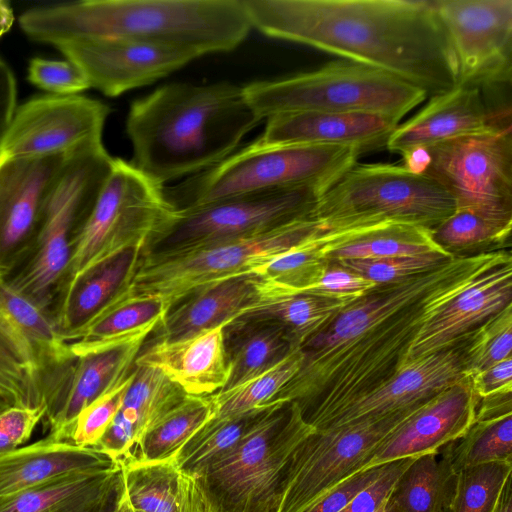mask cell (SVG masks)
<instances>
[{
  "instance_id": "816d5d0a",
  "label": "cell",
  "mask_w": 512,
  "mask_h": 512,
  "mask_svg": "<svg viewBox=\"0 0 512 512\" xmlns=\"http://www.w3.org/2000/svg\"><path fill=\"white\" fill-rule=\"evenodd\" d=\"M388 463L368 467L351 475L303 512H340L385 471Z\"/></svg>"
},
{
  "instance_id": "db71d44e",
  "label": "cell",
  "mask_w": 512,
  "mask_h": 512,
  "mask_svg": "<svg viewBox=\"0 0 512 512\" xmlns=\"http://www.w3.org/2000/svg\"><path fill=\"white\" fill-rule=\"evenodd\" d=\"M469 378L472 388L479 398L512 392V357L500 361Z\"/></svg>"
},
{
  "instance_id": "d6986e66",
  "label": "cell",
  "mask_w": 512,
  "mask_h": 512,
  "mask_svg": "<svg viewBox=\"0 0 512 512\" xmlns=\"http://www.w3.org/2000/svg\"><path fill=\"white\" fill-rule=\"evenodd\" d=\"M109 97L149 85L200 57L195 52L124 38L84 39L56 47Z\"/></svg>"
},
{
  "instance_id": "9c48e42d",
  "label": "cell",
  "mask_w": 512,
  "mask_h": 512,
  "mask_svg": "<svg viewBox=\"0 0 512 512\" xmlns=\"http://www.w3.org/2000/svg\"><path fill=\"white\" fill-rule=\"evenodd\" d=\"M313 429L298 403L278 402L228 454L196 478L210 512H278L287 464Z\"/></svg>"
},
{
  "instance_id": "74e56055",
  "label": "cell",
  "mask_w": 512,
  "mask_h": 512,
  "mask_svg": "<svg viewBox=\"0 0 512 512\" xmlns=\"http://www.w3.org/2000/svg\"><path fill=\"white\" fill-rule=\"evenodd\" d=\"M349 303L311 294H297L256 307L236 319L275 322L284 328L293 347L301 348L306 341L324 330Z\"/></svg>"
},
{
  "instance_id": "d6a6232c",
  "label": "cell",
  "mask_w": 512,
  "mask_h": 512,
  "mask_svg": "<svg viewBox=\"0 0 512 512\" xmlns=\"http://www.w3.org/2000/svg\"><path fill=\"white\" fill-rule=\"evenodd\" d=\"M228 378L219 391H227L264 373L295 349L279 324L235 319L224 327Z\"/></svg>"
},
{
  "instance_id": "9a60e30c",
  "label": "cell",
  "mask_w": 512,
  "mask_h": 512,
  "mask_svg": "<svg viewBox=\"0 0 512 512\" xmlns=\"http://www.w3.org/2000/svg\"><path fill=\"white\" fill-rule=\"evenodd\" d=\"M325 190L318 186H302L177 209L175 223L157 246L181 248L265 232L312 214Z\"/></svg>"
},
{
  "instance_id": "9f6ffc18",
  "label": "cell",
  "mask_w": 512,
  "mask_h": 512,
  "mask_svg": "<svg viewBox=\"0 0 512 512\" xmlns=\"http://www.w3.org/2000/svg\"><path fill=\"white\" fill-rule=\"evenodd\" d=\"M507 414H512V392L480 398L474 420L491 419Z\"/></svg>"
},
{
  "instance_id": "6125c7cd",
  "label": "cell",
  "mask_w": 512,
  "mask_h": 512,
  "mask_svg": "<svg viewBox=\"0 0 512 512\" xmlns=\"http://www.w3.org/2000/svg\"><path fill=\"white\" fill-rule=\"evenodd\" d=\"M9 406H12V405L9 402H7L5 399L0 397V412Z\"/></svg>"
},
{
  "instance_id": "d4e9b609",
  "label": "cell",
  "mask_w": 512,
  "mask_h": 512,
  "mask_svg": "<svg viewBox=\"0 0 512 512\" xmlns=\"http://www.w3.org/2000/svg\"><path fill=\"white\" fill-rule=\"evenodd\" d=\"M266 143L340 146L360 154L386 148L399 125L390 116L357 112H294L266 119Z\"/></svg>"
},
{
  "instance_id": "680465c9",
  "label": "cell",
  "mask_w": 512,
  "mask_h": 512,
  "mask_svg": "<svg viewBox=\"0 0 512 512\" xmlns=\"http://www.w3.org/2000/svg\"><path fill=\"white\" fill-rule=\"evenodd\" d=\"M14 14L10 4L0 1V37H2L12 26Z\"/></svg>"
},
{
  "instance_id": "91938a15",
  "label": "cell",
  "mask_w": 512,
  "mask_h": 512,
  "mask_svg": "<svg viewBox=\"0 0 512 512\" xmlns=\"http://www.w3.org/2000/svg\"><path fill=\"white\" fill-rule=\"evenodd\" d=\"M511 480L512 477L505 483L494 512H512Z\"/></svg>"
},
{
  "instance_id": "52a82bcc",
  "label": "cell",
  "mask_w": 512,
  "mask_h": 512,
  "mask_svg": "<svg viewBox=\"0 0 512 512\" xmlns=\"http://www.w3.org/2000/svg\"><path fill=\"white\" fill-rule=\"evenodd\" d=\"M325 218L303 216L258 234L181 248L148 251L130 285L134 295L155 296L172 308L210 284L256 274L316 233Z\"/></svg>"
},
{
  "instance_id": "f35d334b",
  "label": "cell",
  "mask_w": 512,
  "mask_h": 512,
  "mask_svg": "<svg viewBox=\"0 0 512 512\" xmlns=\"http://www.w3.org/2000/svg\"><path fill=\"white\" fill-rule=\"evenodd\" d=\"M303 358L302 349L295 348L259 376L230 390L208 395L213 407V418H228L270 405L300 370Z\"/></svg>"
},
{
  "instance_id": "11a10c76",
  "label": "cell",
  "mask_w": 512,
  "mask_h": 512,
  "mask_svg": "<svg viewBox=\"0 0 512 512\" xmlns=\"http://www.w3.org/2000/svg\"><path fill=\"white\" fill-rule=\"evenodd\" d=\"M17 87L13 71L0 58V141L17 108Z\"/></svg>"
},
{
  "instance_id": "4316f807",
  "label": "cell",
  "mask_w": 512,
  "mask_h": 512,
  "mask_svg": "<svg viewBox=\"0 0 512 512\" xmlns=\"http://www.w3.org/2000/svg\"><path fill=\"white\" fill-rule=\"evenodd\" d=\"M187 396L159 369L134 364L122 405L95 447L118 462H130L142 435Z\"/></svg>"
},
{
  "instance_id": "2e32d148",
  "label": "cell",
  "mask_w": 512,
  "mask_h": 512,
  "mask_svg": "<svg viewBox=\"0 0 512 512\" xmlns=\"http://www.w3.org/2000/svg\"><path fill=\"white\" fill-rule=\"evenodd\" d=\"M0 355L48 404L77 357L52 314L15 289L0 273Z\"/></svg>"
},
{
  "instance_id": "83f0119b",
  "label": "cell",
  "mask_w": 512,
  "mask_h": 512,
  "mask_svg": "<svg viewBox=\"0 0 512 512\" xmlns=\"http://www.w3.org/2000/svg\"><path fill=\"white\" fill-rule=\"evenodd\" d=\"M220 325L175 341L157 340L139 352L135 365L155 367L188 395L208 396L228 378V360Z\"/></svg>"
},
{
  "instance_id": "4dcf8cb0",
  "label": "cell",
  "mask_w": 512,
  "mask_h": 512,
  "mask_svg": "<svg viewBox=\"0 0 512 512\" xmlns=\"http://www.w3.org/2000/svg\"><path fill=\"white\" fill-rule=\"evenodd\" d=\"M121 482V465L72 474L0 497V512H101Z\"/></svg>"
},
{
  "instance_id": "603a6c76",
  "label": "cell",
  "mask_w": 512,
  "mask_h": 512,
  "mask_svg": "<svg viewBox=\"0 0 512 512\" xmlns=\"http://www.w3.org/2000/svg\"><path fill=\"white\" fill-rule=\"evenodd\" d=\"M285 297H289L285 291L257 274L210 284L169 310L158 325L157 340L175 341L191 337L226 325L256 307Z\"/></svg>"
},
{
  "instance_id": "cb8c5ba5",
  "label": "cell",
  "mask_w": 512,
  "mask_h": 512,
  "mask_svg": "<svg viewBox=\"0 0 512 512\" xmlns=\"http://www.w3.org/2000/svg\"><path fill=\"white\" fill-rule=\"evenodd\" d=\"M509 304H512V260L481 275L433 315L411 344L405 366L458 345Z\"/></svg>"
},
{
  "instance_id": "ab89813d",
  "label": "cell",
  "mask_w": 512,
  "mask_h": 512,
  "mask_svg": "<svg viewBox=\"0 0 512 512\" xmlns=\"http://www.w3.org/2000/svg\"><path fill=\"white\" fill-rule=\"evenodd\" d=\"M428 253L450 252L433 240L430 229L398 224L341 246L331 253L330 261L407 257Z\"/></svg>"
},
{
  "instance_id": "ba28073f",
  "label": "cell",
  "mask_w": 512,
  "mask_h": 512,
  "mask_svg": "<svg viewBox=\"0 0 512 512\" xmlns=\"http://www.w3.org/2000/svg\"><path fill=\"white\" fill-rule=\"evenodd\" d=\"M262 119L294 112H357L399 121L422 103L420 88L381 70L337 60L311 72L243 86Z\"/></svg>"
},
{
  "instance_id": "b9f144b4",
  "label": "cell",
  "mask_w": 512,
  "mask_h": 512,
  "mask_svg": "<svg viewBox=\"0 0 512 512\" xmlns=\"http://www.w3.org/2000/svg\"><path fill=\"white\" fill-rule=\"evenodd\" d=\"M512 477V462L495 461L456 472L448 512H494L503 487Z\"/></svg>"
},
{
  "instance_id": "ac0fdd59",
  "label": "cell",
  "mask_w": 512,
  "mask_h": 512,
  "mask_svg": "<svg viewBox=\"0 0 512 512\" xmlns=\"http://www.w3.org/2000/svg\"><path fill=\"white\" fill-rule=\"evenodd\" d=\"M71 152L0 162V273L7 277L28 255Z\"/></svg>"
},
{
  "instance_id": "e575fe53",
  "label": "cell",
  "mask_w": 512,
  "mask_h": 512,
  "mask_svg": "<svg viewBox=\"0 0 512 512\" xmlns=\"http://www.w3.org/2000/svg\"><path fill=\"white\" fill-rule=\"evenodd\" d=\"M415 457L398 479L391 501L399 512H448L455 476L448 448Z\"/></svg>"
},
{
  "instance_id": "ffe728a7",
  "label": "cell",
  "mask_w": 512,
  "mask_h": 512,
  "mask_svg": "<svg viewBox=\"0 0 512 512\" xmlns=\"http://www.w3.org/2000/svg\"><path fill=\"white\" fill-rule=\"evenodd\" d=\"M479 401L469 377L447 387L420 405L383 439L364 469L439 452L440 448L460 439L468 431Z\"/></svg>"
},
{
  "instance_id": "7a4b0ae2",
  "label": "cell",
  "mask_w": 512,
  "mask_h": 512,
  "mask_svg": "<svg viewBox=\"0 0 512 512\" xmlns=\"http://www.w3.org/2000/svg\"><path fill=\"white\" fill-rule=\"evenodd\" d=\"M252 27L396 76L434 97L457 86L431 0H243Z\"/></svg>"
},
{
  "instance_id": "60d3db41",
  "label": "cell",
  "mask_w": 512,
  "mask_h": 512,
  "mask_svg": "<svg viewBox=\"0 0 512 512\" xmlns=\"http://www.w3.org/2000/svg\"><path fill=\"white\" fill-rule=\"evenodd\" d=\"M447 445L455 473L489 462H512V414L474 420L460 439Z\"/></svg>"
},
{
  "instance_id": "bcb514c9",
  "label": "cell",
  "mask_w": 512,
  "mask_h": 512,
  "mask_svg": "<svg viewBox=\"0 0 512 512\" xmlns=\"http://www.w3.org/2000/svg\"><path fill=\"white\" fill-rule=\"evenodd\" d=\"M453 256L455 255L452 253H428L407 257L348 259L335 262L376 285H384L429 272Z\"/></svg>"
},
{
  "instance_id": "94428289",
  "label": "cell",
  "mask_w": 512,
  "mask_h": 512,
  "mask_svg": "<svg viewBox=\"0 0 512 512\" xmlns=\"http://www.w3.org/2000/svg\"><path fill=\"white\" fill-rule=\"evenodd\" d=\"M391 496V495H390ZM384 512H399L395 505L393 504V502L391 501V498L389 497L387 503H386V506H385V511Z\"/></svg>"
},
{
  "instance_id": "e0dca14e",
  "label": "cell",
  "mask_w": 512,
  "mask_h": 512,
  "mask_svg": "<svg viewBox=\"0 0 512 512\" xmlns=\"http://www.w3.org/2000/svg\"><path fill=\"white\" fill-rule=\"evenodd\" d=\"M110 108L81 95H43L18 106L0 141V162L69 153L102 140Z\"/></svg>"
},
{
  "instance_id": "836d02e7",
  "label": "cell",
  "mask_w": 512,
  "mask_h": 512,
  "mask_svg": "<svg viewBox=\"0 0 512 512\" xmlns=\"http://www.w3.org/2000/svg\"><path fill=\"white\" fill-rule=\"evenodd\" d=\"M146 253L140 248H128L84 277L57 323L62 334L82 326L129 288Z\"/></svg>"
},
{
  "instance_id": "44dd1931",
  "label": "cell",
  "mask_w": 512,
  "mask_h": 512,
  "mask_svg": "<svg viewBox=\"0 0 512 512\" xmlns=\"http://www.w3.org/2000/svg\"><path fill=\"white\" fill-rule=\"evenodd\" d=\"M466 340L409 363L385 384L336 413L317 430L387 417L423 403L459 382L466 377L463 365Z\"/></svg>"
},
{
  "instance_id": "f5cc1de1",
  "label": "cell",
  "mask_w": 512,
  "mask_h": 512,
  "mask_svg": "<svg viewBox=\"0 0 512 512\" xmlns=\"http://www.w3.org/2000/svg\"><path fill=\"white\" fill-rule=\"evenodd\" d=\"M0 397L15 406L44 407L25 378L1 355Z\"/></svg>"
},
{
  "instance_id": "3957f363",
  "label": "cell",
  "mask_w": 512,
  "mask_h": 512,
  "mask_svg": "<svg viewBox=\"0 0 512 512\" xmlns=\"http://www.w3.org/2000/svg\"><path fill=\"white\" fill-rule=\"evenodd\" d=\"M261 121L243 87L169 83L131 103V163L163 186L217 165Z\"/></svg>"
},
{
  "instance_id": "f546056e",
  "label": "cell",
  "mask_w": 512,
  "mask_h": 512,
  "mask_svg": "<svg viewBox=\"0 0 512 512\" xmlns=\"http://www.w3.org/2000/svg\"><path fill=\"white\" fill-rule=\"evenodd\" d=\"M155 296L134 295L127 288L82 326L63 334L75 357L137 336L150 334L170 310Z\"/></svg>"
},
{
  "instance_id": "681fc988",
  "label": "cell",
  "mask_w": 512,
  "mask_h": 512,
  "mask_svg": "<svg viewBox=\"0 0 512 512\" xmlns=\"http://www.w3.org/2000/svg\"><path fill=\"white\" fill-rule=\"evenodd\" d=\"M44 407L9 406L0 412V455L24 444L45 416Z\"/></svg>"
},
{
  "instance_id": "f6af8a7d",
  "label": "cell",
  "mask_w": 512,
  "mask_h": 512,
  "mask_svg": "<svg viewBox=\"0 0 512 512\" xmlns=\"http://www.w3.org/2000/svg\"><path fill=\"white\" fill-rule=\"evenodd\" d=\"M133 370L110 390L84 408L58 438L79 447H95L119 411Z\"/></svg>"
},
{
  "instance_id": "6da1fadb",
  "label": "cell",
  "mask_w": 512,
  "mask_h": 512,
  "mask_svg": "<svg viewBox=\"0 0 512 512\" xmlns=\"http://www.w3.org/2000/svg\"><path fill=\"white\" fill-rule=\"evenodd\" d=\"M511 259L505 251L455 255L429 272L376 286L305 342L300 370L272 403H298L305 421L319 429L393 378L424 324L481 275Z\"/></svg>"
},
{
  "instance_id": "484cf974",
  "label": "cell",
  "mask_w": 512,
  "mask_h": 512,
  "mask_svg": "<svg viewBox=\"0 0 512 512\" xmlns=\"http://www.w3.org/2000/svg\"><path fill=\"white\" fill-rule=\"evenodd\" d=\"M146 337L77 357L47 407L44 429L59 438L84 408L128 376Z\"/></svg>"
},
{
  "instance_id": "8992f818",
  "label": "cell",
  "mask_w": 512,
  "mask_h": 512,
  "mask_svg": "<svg viewBox=\"0 0 512 512\" xmlns=\"http://www.w3.org/2000/svg\"><path fill=\"white\" fill-rule=\"evenodd\" d=\"M360 155L348 147L275 144L256 139L182 183L164 186V195L179 210L279 189L302 186L327 189L357 163Z\"/></svg>"
},
{
  "instance_id": "5b68a950",
  "label": "cell",
  "mask_w": 512,
  "mask_h": 512,
  "mask_svg": "<svg viewBox=\"0 0 512 512\" xmlns=\"http://www.w3.org/2000/svg\"><path fill=\"white\" fill-rule=\"evenodd\" d=\"M178 210L156 183L132 163L113 166L86 220L73 235L66 269L52 306L56 324L77 285L91 271L128 248L148 252L169 233Z\"/></svg>"
},
{
  "instance_id": "7dc6e473",
  "label": "cell",
  "mask_w": 512,
  "mask_h": 512,
  "mask_svg": "<svg viewBox=\"0 0 512 512\" xmlns=\"http://www.w3.org/2000/svg\"><path fill=\"white\" fill-rule=\"evenodd\" d=\"M28 80L54 95H77L90 88L84 73L69 60L35 57L29 62Z\"/></svg>"
},
{
  "instance_id": "c3c4849f",
  "label": "cell",
  "mask_w": 512,
  "mask_h": 512,
  "mask_svg": "<svg viewBox=\"0 0 512 512\" xmlns=\"http://www.w3.org/2000/svg\"><path fill=\"white\" fill-rule=\"evenodd\" d=\"M375 283L330 261L321 279L306 294L352 302L375 288Z\"/></svg>"
},
{
  "instance_id": "1f68e13d",
  "label": "cell",
  "mask_w": 512,
  "mask_h": 512,
  "mask_svg": "<svg viewBox=\"0 0 512 512\" xmlns=\"http://www.w3.org/2000/svg\"><path fill=\"white\" fill-rule=\"evenodd\" d=\"M126 497L135 512H210L196 480L174 458L123 464Z\"/></svg>"
},
{
  "instance_id": "277c9868",
  "label": "cell",
  "mask_w": 512,
  "mask_h": 512,
  "mask_svg": "<svg viewBox=\"0 0 512 512\" xmlns=\"http://www.w3.org/2000/svg\"><path fill=\"white\" fill-rule=\"evenodd\" d=\"M32 40L55 48L84 39L124 38L199 56L229 52L252 28L243 0H87L30 8L19 17Z\"/></svg>"
},
{
  "instance_id": "30bf717a",
  "label": "cell",
  "mask_w": 512,
  "mask_h": 512,
  "mask_svg": "<svg viewBox=\"0 0 512 512\" xmlns=\"http://www.w3.org/2000/svg\"><path fill=\"white\" fill-rule=\"evenodd\" d=\"M113 161L102 140L85 143L70 153L45 205L28 255L8 276L15 289L51 314L68 263L71 239L89 215Z\"/></svg>"
},
{
  "instance_id": "ee69618b",
  "label": "cell",
  "mask_w": 512,
  "mask_h": 512,
  "mask_svg": "<svg viewBox=\"0 0 512 512\" xmlns=\"http://www.w3.org/2000/svg\"><path fill=\"white\" fill-rule=\"evenodd\" d=\"M512 304L481 324L467 338L464 374L471 377L512 357Z\"/></svg>"
},
{
  "instance_id": "8d00e7d4",
  "label": "cell",
  "mask_w": 512,
  "mask_h": 512,
  "mask_svg": "<svg viewBox=\"0 0 512 512\" xmlns=\"http://www.w3.org/2000/svg\"><path fill=\"white\" fill-rule=\"evenodd\" d=\"M212 417L213 407L209 396L188 395L181 404L142 435L128 463L174 458Z\"/></svg>"
},
{
  "instance_id": "7402d4cb",
  "label": "cell",
  "mask_w": 512,
  "mask_h": 512,
  "mask_svg": "<svg viewBox=\"0 0 512 512\" xmlns=\"http://www.w3.org/2000/svg\"><path fill=\"white\" fill-rule=\"evenodd\" d=\"M510 109L491 110L482 89L458 84L431 97L427 105L390 135L386 148L401 156L447 140L510 125Z\"/></svg>"
},
{
  "instance_id": "6f0895ef",
  "label": "cell",
  "mask_w": 512,
  "mask_h": 512,
  "mask_svg": "<svg viewBox=\"0 0 512 512\" xmlns=\"http://www.w3.org/2000/svg\"><path fill=\"white\" fill-rule=\"evenodd\" d=\"M101 512H135L126 497L123 480L111 501Z\"/></svg>"
},
{
  "instance_id": "be15d7a7",
  "label": "cell",
  "mask_w": 512,
  "mask_h": 512,
  "mask_svg": "<svg viewBox=\"0 0 512 512\" xmlns=\"http://www.w3.org/2000/svg\"><path fill=\"white\" fill-rule=\"evenodd\" d=\"M387 501L382 505V507L377 512H384L385 511V506H386Z\"/></svg>"
},
{
  "instance_id": "f1b7e54d",
  "label": "cell",
  "mask_w": 512,
  "mask_h": 512,
  "mask_svg": "<svg viewBox=\"0 0 512 512\" xmlns=\"http://www.w3.org/2000/svg\"><path fill=\"white\" fill-rule=\"evenodd\" d=\"M121 464L95 447H79L52 435L0 455V497L77 473Z\"/></svg>"
},
{
  "instance_id": "4fadbf2b",
  "label": "cell",
  "mask_w": 512,
  "mask_h": 512,
  "mask_svg": "<svg viewBox=\"0 0 512 512\" xmlns=\"http://www.w3.org/2000/svg\"><path fill=\"white\" fill-rule=\"evenodd\" d=\"M423 403L381 419L335 429H313L296 446L287 464L278 512H303L363 470L383 439Z\"/></svg>"
},
{
  "instance_id": "8fae6325",
  "label": "cell",
  "mask_w": 512,
  "mask_h": 512,
  "mask_svg": "<svg viewBox=\"0 0 512 512\" xmlns=\"http://www.w3.org/2000/svg\"><path fill=\"white\" fill-rule=\"evenodd\" d=\"M436 180L403 165L355 163L318 198L313 216L374 217L434 229L456 210Z\"/></svg>"
},
{
  "instance_id": "7bdbcfd3",
  "label": "cell",
  "mask_w": 512,
  "mask_h": 512,
  "mask_svg": "<svg viewBox=\"0 0 512 512\" xmlns=\"http://www.w3.org/2000/svg\"><path fill=\"white\" fill-rule=\"evenodd\" d=\"M511 228L512 221L498 220L474 210L457 208L449 218L432 229L431 234L440 247L452 253L456 249L504 242L509 238Z\"/></svg>"
},
{
  "instance_id": "5bb4252c",
  "label": "cell",
  "mask_w": 512,
  "mask_h": 512,
  "mask_svg": "<svg viewBox=\"0 0 512 512\" xmlns=\"http://www.w3.org/2000/svg\"><path fill=\"white\" fill-rule=\"evenodd\" d=\"M452 56L457 85L510 82L512 0H431Z\"/></svg>"
},
{
  "instance_id": "7c38bea8",
  "label": "cell",
  "mask_w": 512,
  "mask_h": 512,
  "mask_svg": "<svg viewBox=\"0 0 512 512\" xmlns=\"http://www.w3.org/2000/svg\"><path fill=\"white\" fill-rule=\"evenodd\" d=\"M402 159L404 167L441 184L457 208L512 221L511 124L417 149Z\"/></svg>"
},
{
  "instance_id": "f907efd6",
  "label": "cell",
  "mask_w": 512,
  "mask_h": 512,
  "mask_svg": "<svg viewBox=\"0 0 512 512\" xmlns=\"http://www.w3.org/2000/svg\"><path fill=\"white\" fill-rule=\"evenodd\" d=\"M414 458L407 457L389 462L385 471L361 490L340 512H377L388 500L398 479Z\"/></svg>"
},
{
  "instance_id": "d590c367",
  "label": "cell",
  "mask_w": 512,
  "mask_h": 512,
  "mask_svg": "<svg viewBox=\"0 0 512 512\" xmlns=\"http://www.w3.org/2000/svg\"><path fill=\"white\" fill-rule=\"evenodd\" d=\"M259 407L228 418H211L174 457L177 466L197 478L207 467L228 454L277 404Z\"/></svg>"
}]
</instances>
